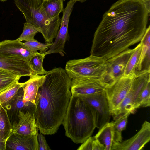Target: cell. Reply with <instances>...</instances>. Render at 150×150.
<instances>
[{
  "label": "cell",
  "instance_id": "6da1fadb",
  "mask_svg": "<svg viewBox=\"0 0 150 150\" xmlns=\"http://www.w3.org/2000/svg\"><path fill=\"white\" fill-rule=\"evenodd\" d=\"M149 15L142 0H118L103 15L90 54L107 60L140 42Z\"/></svg>",
  "mask_w": 150,
  "mask_h": 150
},
{
  "label": "cell",
  "instance_id": "7a4b0ae2",
  "mask_svg": "<svg viewBox=\"0 0 150 150\" xmlns=\"http://www.w3.org/2000/svg\"><path fill=\"white\" fill-rule=\"evenodd\" d=\"M71 82L61 67L53 68L45 75L35 112L37 127L44 135L55 134L62 124L72 96Z\"/></svg>",
  "mask_w": 150,
  "mask_h": 150
},
{
  "label": "cell",
  "instance_id": "3957f363",
  "mask_svg": "<svg viewBox=\"0 0 150 150\" xmlns=\"http://www.w3.org/2000/svg\"><path fill=\"white\" fill-rule=\"evenodd\" d=\"M62 124L67 137L75 143H82L96 128L95 112L82 99L72 95Z\"/></svg>",
  "mask_w": 150,
  "mask_h": 150
},
{
  "label": "cell",
  "instance_id": "277c9868",
  "mask_svg": "<svg viewBox=\"0 0 150 150\" xmlns=\"http://www.w3.org/2000/svg\"><path fill=\"white\" fill-rule=\"evenodd\" d=\"M43 0H14L26 21L39 29L46 43H52L56 37L61 24L59 16L51 18L43 6Z\"/></svg>",
  "mask_w": 150,
  "mask_h": 150
},
{
  "label": "cell",
  "instance_id": "5b68a950",
  "mask_svg": "<svg viewBox=\"0 0 150 150\" xmlns=\"http://www.w3.org/2000/svg\"><path fill=\"white\" fill-rule=\"evenodd\" d=\"M105 60L102 57L90 55L84 58L68 61L64 69L71 79L91 78L103 80L106 73Z\"/></svg>",
  "mask_w": 150,
  "mask_h": 150
},
{
  "label": "cell",
  "instance_id": "8992f818",
  "mask_svg": "<svg viewBox=\"0 0 150 150\" xmlns=\"http://www.w3.org/2000/svg\"><path fill=\"white\" fill-rule=\"evenodd\" d=\"M150 71L136 73L129 91L118 108L111 113L114 120L127 112H130L131 114L135 112V105L138 96L146 83L150 81Z\"/></svg>",
  "mask_w": 150,
  "mask_h": 150
},
{
  "label": "cell",
  "instance_id": "52a82bcc",
  "mask_svg": "<svg viewBox=\"0 0 150 150\" xmlns=\"http://www.w3.org/2000/svg\"><path fill=\"white\" fill-rule=\"evenodd\" d=\"M134 75L123 76L108 83L104 90L111 113L123 100L131 87Z\"/></svg>",
  "mask_w": 150,
  "mask_h": 150
},
{
  "label": "cell",
  "instance_id": "ba28073f",
  "mask_svg": "<svg viewBox=\"0 0 150 150\" xmlns=\"http://www.w3.org/2000/svg\"><path fill=\"white\" fill-rule=\"evenodd\" d=\"M86 102L94 111L96 127L99 129L110 122L111 113L108 101L104 90L97 93L76 96Z\"/></svg>",
  "mask_w": 150,
  "mask_h": 150
},
{
  "label": "cell",
  "instance_id": "9c48e42d",
  "mask_svg": "<svg viewBox=\"0 0 150 150\" xmlns=\"http://www.w3.org/2000/svg\"><path fill=\"white\" fill-rule=\"evenodd\" d=\"M76 1L70 0L67 3L63 11V15L61 19L60 29L58 31L55 40L44 53L45 55L52 53H58L63 56L66 53L64 51L65 43L69 39L68 25L71 14Z\"/></svg>",
  "mask_w": 150,
  "mask_h": 150
},
{
  "label": "cell",
  "instance_id": "30bf717a",
  "mask_svg": "<svg viewBox=\"0 0 150 150\" xmlns=\"http://www.w3.org/2000/svg\"><path fill=\"white\" fill-rule=\"evenodd\" d=\"M134 50L129 48L106 60V73L103 79L105 82L108 83L124 75L126 67Z\"/></svg>",
  "mask_w": 150,
  "mask_h": 150
},
{
  "label": "cell",
  "instance_id": "8fae6325",
  "mask_svg": "<svg viewBox=\"0 0 150 150\" xmlns=\"http://www.w3.org/2000/svg\"><path fill=\"white\" fill-rule=\"evenodd\" d=\"M150 140V123L145 121L139 131L131 138L113 142L111 150H141Z\"/></svg>",
  "mask_w": 150,
  "mask_h": 150
},
{
  "label": "cell",
  "instance_id": "7c38bea8",
  "mask_svg": "<svg viewBox=\"0 0 150 150\" xmlns=\"http://www.w3.org/2000/svg\"><path fill=\"white\" fill-rule=\"evenodd\" d=\"M108 83L102 79L85 78L71 79V95L91 94L101 92Z\"/></svg>",
  "mask_w": 150,
  "mask_h": 150
},
{
  "label": "cell",
  "instance_id": "4fadbf2b",
  "mask_svg": "<svg viewBox=\"0 0 150 150\" xmlns=\"http://www.w3.org/2000/svg\"><path fill=\"white\" fill-rule=\"evenodd\" d=\"M38 52H34L17 40H5L0 42V55L13 57L29 62Z\"/></svg>",
  "mask_w": 150,
  "mask_h": 150
},
{
  "label": "cell",
  "instance_id": "5bb4252c",
  "mask_svg": "<svg viewBox=\"0 0 150 150\" xmlns=\"http://www.w3.org/2000/svg\"><path fill=\"white\" fill-rule=\"evenodd\" d=\"M26 81L22 83L23 92V102L31 110H35L39 98V89L44 80L45 75L33 74Z\"/></svg>",
  "mask_w": 150,
  "mask_h": 150
},
{
  "label": "cell",
  "instance_id": "9a60e30c",
  "mask_svg": "<svg viewBox=\"0 0 150 150\" xmlns=\"http://www.w3.org/2000/svg\"><path fill=\"white\" fill-rule=\"evenodd\" d=\"M18 117V122L13 124L12 133L24 135L38 134V128L36 122L35 111H20Z\"/></svg>",
  "mask_w": 150,
  "mask_h": 150
},
{
  "label": "cell",
  "instance_id": "2e32d148",
  "mask_svg": "<svg viewBox=\"0 0 150 150\" xmlns=\"http://www.w3.org/2000/svg\"><path fill=\"white\" fill-rule=\"evenodd\" d=\"M0 69L20 76L30 77L34 74L29 62L21 59L0 55Z\"/></svg>",
  "mask_w": 150,
  "mask_h": 150
},
{
  "label": "cell",
  "instance_id": "e0dca14e",
  "mask_svg": "<svg viewBox=\"0 0 150 150\" xmlns=\"http://www.w3.org/2000/svg\"><path fill=\"white\" fill-rule=\"evenodd\" d=\"M38 134L24 135L12 133L6 143V150H38Z\"/></svg>",
  "mask_w": 150,
  "mask_h": 150
},
{
  "label": "cell",
  "instance_id": "ac0fdd59",
  "mask_svg": "<svg viewBox=\"0 0 150 150\" xmlns=\"http://www.w3.org/2000/svg\"><path fill=\"white\" fill-rule=\"evenodd\" d=\"M140 42L142 44V48L139 59L136 67V73L150 71V25L146 28Z\"/></svg>",
  "mask_w": 150,
  "mask_h": 150
},
{
  "label": "cell",
  "instance_id": "d6986e66",
  "mask_svg": "<svg viewBox=\"0 0 150 150\" xmlns=\"http://www.w3.org/2000/svg\"><path fill=\"white\" fill-rule=\"evenodd\" d=\"M113 121L107 123L94 137L104 145L105 150H111L113 143Z\"/></svg>",
  "mask_w": 150,
  "mask_h": 150
},
{
  "label": "cell",
  "instance_id": "ffe728a7",
  "mask_svg": "<svg viewBox=\"0 0 150 150\" xmlns=\"http://www.w3.org/2000/svg\"><path fill=\"white\" fill-rule=\"evenodd\" d=\"M13 132V125L6 110L0 104V137L6 142Z\"/></svg>",
  "mask_w": 150,
  "mask_h": 150
},
{
  "label": "cell",
  "instance_id": "44dd1931",
  "mask_svg": "<svg viewBox=\"0 0 150 150\" xmlns=\"http://www.w3.org/2000/svg\"><path fill=\"white\" fill-rule=\"evenodd\" d=\"M22 83L17 81L0 93V104L4 108L9 105L16 98Z\"/></svg>",
  "mask_w": 150,
  "mask_h": 150
},
{
  "label": "cell",
  "instance_id": "7402d4cb",
  "mask_svg": "<svg viewBox=\"0 0 150 150\" xmlns=\"http://www.w3.org/2000/svg\"><path fill=\"white\" fill-rule=\"evenodd\" d=\"M131 114L128 112L113 121V142H118L122 141V132L126 128L127 118Z\"/></svg>",
  "mask_w": 150,
  "mask_h": 150
},
{
  "label": "cell",
  "instance_id": "603a6c76",
  "mask_svg": "<svg viewBox=\"0 0 150 150\" xmlns=\"http://www.w3.org/2000/svg\"><path fill=\"white\" fill-rule=\"evenodd\" d=\"M64 0H44L43 6L47 15L51 18L58 16L63 12Z\"/></svg>",
  "mask_w": 150,
  "mask_h": 150
},
{
  "label": "cell",
  "instance_id": "cb8c5ba5",
  "mask_svg": "<svg viewBox=\"0 0 150 150\" xmlns=\"http://www.w3.org/2000/svg\"><path fill=\"white\" fill-rule=\"evenodd\" d=\"M23 92L21 87L19 90L18 93L14 100L8 106L5 108L6 110H9L11 113L12 117L14 115L18 114L20 111L26 112L28 110H31L27 107L23 102Z\"/></svg>",
  "mask_w": 150,
  "mask_h": 150
},
{
  "label": "cell",
  "instance_id": "d4e9b609",
  "mask_svg": "<svg viewBox=\"0 0 150 150\" xmlns=\"http://www.w3.org/2000/svg\"><path fill=\"white\" fill-rule=\"evenodd\" d=\"M142 48L141 42L134 48L133 52L129 59L125 71L124 76L133 75L136 74V67L139 59Z\"/></svg>",
  "mask_w": 150,
  "mask_h": 150
},
{
  "label": "cell",
  "instance_id": "484cf974",
  "mask_svg": "<svg viewBox=\"0 0 150 150\" xmlns=\"http://www.w3.org/2000/svg\"><path fill=\"white\" fill-rule=\"evenodd\" d=\"M21 77L11 72L0 69V93L19 81Z\"/></svg>",
  "mask_w": 150,
  "mask_h": 150
},
{
  "label": "cell",
  "instance_id": "4316f807",
  "mask_svg": "<svg viewBox=\"0 0 150 150\" xmlns=\"http://www.w3.org/2000/svg\"><path fill=\"white\" fill-rule=\"evenodd\" d=\"M46 56L44 53L38 52L31 58L29 62L30 67L35 75H44L47 72L44 69L43 62Z\"/></svg>",
  "mask_w": 150,
  "mask_h": 150
},
{
  "label": "cell",
  "instance_id": "83f0119b",
  "mask_svg": "<svg viewBox=\"0 0 150 150\" xmlns=\"http://www.w3.org/2000/svg\"><path fill=\"white\" fill-rule=\"evenodd\" d=\"M150 106V81H148L140 93L136 101V110L140 108Z\"/></svg>",
  "mask_w": 150,
  "mask_h": 150
},
{
  "label": "cell",
  "instance_id": "f1b7e54d",
  "mask_svg": "<svg viewBox=\"0 0 150 150\" xmlns=\"http://www.w3.org/2000/svg\"><path fill=\"white\" fill-rule=\"evenodd\" d=\"M38 32H40L38 28L26 22L24 23L23 32L16 40L21 42L26 41L34 39V36Z\"/></svg>",
  "mask_w": 150,
  "mask_h": 150
},
{
  "label": "cell",
  "instance_id": "f546056e",
  "mask_svg": "<svg viewBox=\"0 0 150 150\" xmlns=\"http://www.w3.org/2000/svg\"><path fill=\"white\" fill-rule=\"evenodd\" d=\"M52 43H43L38 42L35 39L25 41L23 43L24 45L32 51L37 52L38 50H39L41 53H45L46 52Z\"/></svg>",
  "mask_w": 150,
  "mask_h": 150
},
{
  "label": "cell",
  "instance_id": "4dcf8cb0",
  "mask_svg": "<svg viewBox=\"0 0 150 150\" xmlns=\"http://www.w3.org/2000/svg\"><path fill=\"white\" fill-rule=\"evenodd\" d=\"M38 150H49L51 149L48 144L44 135L40 133H38Z\"/></svg>",
  "mask_w": 150,
  "mask_h": 150
},
{
  "label": "cell",
  "instance_id": "1f68e13d",
  "mask_svg": "<svg viewBox=\"0 0 150 150\" xmlns=\"http://www.w3.org/2000/svg\"><path fill=\"white\" fill-rule=\"evenodd\" d=\"M94 139V137L90 136L82 143L77 150H92V143Z\"/></svg>",
  "mask_w": 150,
  "mask_h": 150
},
{
  "label": "cell",
  "instance_id": "d6a6232c",
  "mask_svg": "<svg viewBox=\"0 0 150 150\" xmlns=\"http://www.w3.org/2000/svg\"><path fill=\"white\" fill-rule=\"evenodd\" d=\"M92 150H105L104 145L97 139H94L92 143Z\"/></svg>",
  "mask_w": 150,
  "mask_h": 150
},
{
  "label": "cell",
  "instance_id": "836d02e7",
  "mask_svg": "<svg viewBox=\"0 0 150 150\" xmlns=\"http://www.w3.org/2000/svg\"><path fill=\"white\" fill-rule=\"evenodd\" d=\"M149 14L150 13V0H142Z\"/></svg>",
  "mask_w": 150,
  "mask_h": 150
},
{
  "label": "cell",
  "instance_id": "e575fe53",
  "mask_svg": "<svg viewBox=\"0 0 150 150\" xmlns=\"http://www.w3.org/2000/svg\"><path fill=\"white\" fill-rule=\"evenodd\" d=\"M6 143L0 137V150H6Z\"/></svg>",
  "mask_w": 150,
  "mask_h": 150
},
{
  "label": "cell",
  "instance_id": "d590c367",
  "mask_svg": "<svg viewBox=\"0 0 150 150\" xmlns=\"http://www.w3.org/2000/svg\"><path fill=\"white\" fill-rule=\"evenodd\" d=\"M74 0L76 1H79L81 2L82 3V2H83L85 1H86L87 0Z\"/></svg>",
  "mask_w": 150,
  "mask_h": 150
},
{
  "label": "cell",
  "instance_id": "8d00e7d4",
  "mask_svg": "<svg viewBox=\"0 0 150 150\" xmlns=\"http://www.w3.org/2000/svg\"><path fill=\"white\" fill-rule=\"evenodd\" d=\"M7 0H0V1H7Z\"/></svg>",
  "mask_w": 150,
  "mask_h": 150
},
{
  "label": "cell",
  "instance_id": "74e56055",
  "mask_svg": "<svg viewBox=\"0 0 150 150\" xmlns=\"http://www.w3.org/2000/svg\"></svg>",
  "mask_w": 150,
  "mask_h": 150
}]
</instances>
